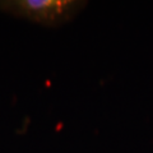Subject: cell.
I'll return each mask as SVG.
<instances>
[{
  "mask_svg": "<svg viewBox=\"0 0 153 153\" xmlns=\"http://www.w3.org/2000/svg\"><path fill=\"white\" fill-rule=\"evenodd\" d=\"M82 0H17L0 3V8L45 26H61L85 7Z\"/></svg>",
  "mask_w": 153,
  "mask_h": 153,
  "instance_id": "obj_1",
  "label": "cell"
}]
</instances>
